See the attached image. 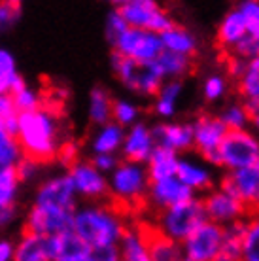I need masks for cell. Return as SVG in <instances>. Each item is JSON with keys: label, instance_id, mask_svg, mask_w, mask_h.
<instances>
[{"label": "cell", "instance_id": "obj_1", "mask_svg": "<svg viewBox=\"0 0 259 261\" xmlns=\"http://www.w3.org/2000/svg\"><path fill=\"white\" fill-rule=\"evenodd\" d=\"M15 137L23 150V155L42 165L49 163L57 157V151L63 144L59 114L45 106V102L36 110L21 112L17 116Z\"/></svg>", "mask_w": 259, "mask_h": 261}, {"label": "cell", "instance_id": "obj_2", "mask_svg": "<svg viewBox=\"0 0 259 261\" xmlns=\"http://www.w3.org/2000/svg\"><path fill=\"white\" fill-rule=\"evenodd\" d=\"M72 229L89 248H97L104 244H119L127 231V222L116 206L91 202L74 210Z\"/></svg>", "mask_w": 259, "mask_h": 261}, {"label": "cell", "instance_id": "obj_3", "mask_svg": "<svg viewBox=\"0 0 259 261\" xmlns=\"http://www.w3.org/2000/svg\"><path fill=\"white\" fill-rule=\"evenodd\" d=\"M259 157V135L246 129H227L225 137L218 146L210 163L214 169L225 172L255 165Z\"/></svg>", "mask_w": 259, "mask_h": 261}, {"label": "cell", "instance_id": "obj_4", "mask_svg": "<svg viewBox=\"0 0 259 261\" xmlns=\"http://www.w3.org/2000/svg\"><path fill=\"white\" fill-rule=\"evenodd\" d=\"M202 222H206V214L202 208L201 197H191L188 201H182L174 206L159 210L153 227L161 235L169 237L172 241H186Z\"/></svg>", "mask_w": 259, "mask_h": 261}, {"label": "cell", "instance_id": "obj_5", "mask_svg": "<svg viewBox=\"0 0 259 261\" xmlns=\"http://www.w3.org/2000/svg\"><path fill=\"white\" fill-rule=\"evenodd\" d=\"M112 70L117 76V80L129 89V91L142 95V97H153L157 89L165 82L163 74L156 65V59L149 63H140V61L123 57L117 51L112 49L110 55Z\"/></svg>", "mask_w": 259, "mask_h": 261}, {"label": "cell", "instance_id": "obj_6", "mask_svg": "<svg viewBox=\"0 0 259 261\" xmlns=\"http://www.w3.org/2000/svg\"><path fill=\"white\" fill-rule=\"evenodd\" d=\"M149 186V176L146 165L121 159L117 167L108 174V195L114 201L133 206L146 199Z\"/></svg>", "mask_w": 259, "mask_h": 261}, {"label": "cell", "instance_id": "obj_7", "mask_svg": "<svg viewBox=\"0 0 259 261\" xmlns=\"http://www.w3.org/2000/svg\"><path fill=\"white\" fill-rule=\"evenodd\" d=\"M112 49L129 59L149 63V61L157 59L159 53L163 51V40L159 33H153L148 29L127 27L112 44Z\"/></svg>", "mask_w": 259, "mask_h": 261}, {"label": "cell", "instance_id": "obj_8", "mask_svg": "<svg viewBox=\"0 0 259 261\" xmlns=\"http://www.w3.org/2000/svg\"><path fill=\"white\" fill-rule=\"evenodd\" d=\"M202 208L206 214V220L218 223V225H229L235 222H242L250 216V210L239 197L223 190L221 186L204 191V197H201Z\"/></svg>", "mask_w": 259, "mask_h": 261}, {"label": "cell", "instance_id": "obj_9", "mask_svg": "<svg viewBox=\"0 0 259 261\" xmlns=\"http://www.w3.org/2000/svg\"><path fill=\"white\" fill-rule=\"evenodd\" d=\"M116 10L127 25L136 29H148L161 34L174 25V19L157 4V0H133Z\"/></svg>", "mask_w": 259, "mask_h": 261}, {"label": "cell", "instance_id": "obj_10", "mask_svg": "<svg viewBox=\"0 0 259 261\" xmlns=\"http://www.w3.org/2000/svg\"><path fill=\"white\" fill-rule=\"evenodd\" d=\"M223 225L210 222H202L193 233L182 241V254L186 261H216L220 252Z\"/></svg>", "mask_w": 259, "mask_h": 261}, {"label": "cell", "instance_id": "obj_11", "mask_svg": "<svg viewBox=\"0 0 259 261\" xmlns=\"http://www.w3.org/2000/svg\"><path fill=\"white\" fill-rule=\"evenodd\" d=\"M74 210L33 204L25 220V231L36 235H65L74 231Z\"/></svg>", "mask_w": 259, "mask_h": 261}, {"label": "cell", "instance_id": "obj_12", "mask_svg": "<svg viewBox=\"0 0 259 261\" xmlns=\"http://www.w3.org/2000/svg\"><path fill=\"white\" fill-rule=\"evenodd\" d=\"M68 176L78 197L87 201H100L108 197V176L91 163V161H76L68 167Z\"/></svg>", "mask_w": 259, "mask_h": 261}, {"label": "cell", "instance_id": "obj_13", "mask_svg": "<svg viewBox=\"0 0 259 261\" xmlns=\"http://www.w3.org/2000/svg\"><path fill=\"white\" fill-rule=\"evenodd\" d=\"M78 199L80 197L72 186L70 176H68V172H65V174L47 178L40 184L36 197H34V204L61 210H76L78 208Z\"/></svg>", "mask_w": 259, "mask_h": 261}, {"label": "cell", "instance_id": "obj_14", "mask_svg": "<svg viewBox=\"0 0 259 261\" xmlns=\"http://www.w3.org/2000/svg\"><path fill=\"white\" fill-rule=\"evenodd\" d=\"M191 129H193V150L206 163H210V159L214 157L218 146H220L223 137H225L227 127L223 125L220 116L201 114L191 123Z\"/></svg>", "mask_w": 259, "mask_h": 261}, {"label": "cell", "instance_id": "obj_15", "mask_svg": "<svg viewBox=\"0 0 259 261\" xmlns=\"http://www.w3.org/2000/svg\"><path fill=\"white\" fill-rule=\"evenodd\" d=\"M220 186L248 206L250 212L259 210V169L255 165L225 172Z\"/></svg>", "mask_w": 259, "mask_h": 261}, {"label": "cell", "instance_id": "obj_16", "mask_svg": "<svg viewBox=\"0 0 259 261\" xmlns=\"http://www.w3.org/2000/svg\"><path fill=\"white\" fill-rule=\"evenodd\" d=\"M61 255V235L25 231L15 242V261H55Z\"/></svg>", "mask_w": 259, "mask_h": 261}, {"label": "cell", "instance_id": "obj_17", "mask_svg": "<svg viewBox=\"0 0 259 261\" xmlns=\"http://www.w3.org/2000/svg\"><path fill=\"white\" fill-rule=\"evenodd\" d=\"M193 190H189L186 184L178 180V176L163 178V180H153L148 186V193L144 201L148 202L153 210H165L169 206H174L182 201H188L191 197H195Z\"/></svg>", "mask_w": 259, "mask_h": 261}, {"label": "cell", "instance_id": "obj_18", "mask_svg": "<svg viewBox=\"0 0 259 261\" xmlns=\"http://www.w3.org/2000/svg\"><path fill=\"white\" fill-rule=\"evenodd\" d=\"M156 148V138L151 133V127L142 121H136L131 127L125 129V137L121 142L119 155L125 161H135V163H146L149 153Z\"/></svg>", "mask_w": 259, "mask_h": 261}, {"label": "cell", "instance_id": "obj_19", "mask_svg": "<svg viewBox=\"0 0 259 261\" xmlns=\"http://www.w3.org/2000/svg\"><path fill=\"white\" fill-rule=\"evenodd\" d=\"M176 176L195 193H204V191L212 190L216 184L214 167L208 165L202 157L197 159V157L180 155Z\"/></svg>", "mask_w": 259, "mask_h": 261}, {"label": "cell", "instance_id": "obj_20", "mask_svg": "<svg viewBox=\"0 0 259 261\" xmlns=\"http://www.w3.org/2000/svg\"><path fill=\"white\" fill-rule=\"evenodd\" d=\"M156 146H163L176 153H188L193 150V129L191 123H176V121H163L151 127Z\"/></svg>", "mask_w": 259, "mask_h": 261}, {"label": "cell", "instance_id": "obj_21", "mask_svg": "<svg viewBox=\"0 0 259 261\" xmlns=\"http://www.w3.org/2000/svg\"><path fill=\"white\" fill-rule=\"evenodd\" d=\"M148 246V252L153 261H182L184 254H182V242L172 241L169 237L161 235L153 225H149L148 229L140 227Z\"/></svg>", "mask_w": 259, "mask_h": 261}, {"label": "cell", "instance_id": "obj_22", "mask_svg": "<svg viewBox=\"0 0 259 261\" xmlns=\"http://www.w3.org/2000/svg\"><path fill=\"white\" fill-rule=\"evenodd\" d=\"M246 36V25L240 15L239 8H233L223 15L216 31V44L221 49H233L240 40Z\"/></svg>", "mask_w": 259, "mask_h": 261}, {"label": "cell", "instance_id": "obj_23", "mask_svg": "<svg viewBox=\"0 0 259 261\" xmlns=\"http://www.w3.org/2000/svg\"><path fill=\"white\" fill-rule=\"evenodd\" d=\"M178 159H180V153H176V151L169 150V148H163V146H156L153 151L149 153L148 161L144 163L146 170H148L149 182L176 176Z\"/></svg>", "mask_w": 259, "mask_h": 261}, {"label": "cell", "instance_id": "obj_24", "mask_svg": "<svg viewBox=\"0 0 259 261\" xmlns=\"http://www.w3.org/2000/svg\"><path fill=\"white\" fill-rule=\"evenodd\" d=\"M123 137L125 127L110 119L106 123L98 125L97 133L91 138V151L93 153H119Z\"/></svg>", "mask_w": 259, "mask_h": 261}, {"label": "cell", "instance_id": "obj_25", "mask_svg": "<svg viewBox=\"0 0 259 261\" xmlns=\"http://www.w3.org/2000/svg\"><path fill=\"white\" fill-rule=\"evenodd\" d=\"M182 89H184V84H182V80H178V78L165 80V82H163L161 87H159L157 93L153 95V97H156V100H153V112L157 114V118H161V119L174 118Z\"/></svg>", "mask_w": 259, "mask_h": 261}, {"label": "cell", "instance_id": "obj_26", "mask_svg": "<svg viewBox=\"0 0 259 261\" xmlns=\"http://www.w3.org/2000/svg\"><path fill=\"white\" fill-rule=\"evenodd\" d=\"M161 40L163 49L180 53V55H188V57H193L197 49H199L197 36L191 31H188L186 27H180L176 23L170 29H167L165 33H161Z\"/></svg>", "mask_w": 259, "mask_h": 261}, {"label": "cell", "instance_id": "obj_27", "mask_svg": "<svg viewBox=\"0 0 259 261\" xmlns=\"http://www.w3.org/2000/svg\"><path fill=\"white\" fill-rule=\"evenodd\" d=\"M242 244H244V220L223 225V237L216 261H242Z\"/></svg>", "mask_w": 259, "mask_h": 261}, {"label": "cell", "instance_id": "obj_28", "mask_svg": "<svg viewBox=\"0 0 259 261\" xmlns=\"http://www.w3.org/2000/svg\"><path fill=\"white\" fill-rule=\"evenodd\" d=\"M156 65L165 80H172V78L182 80L186 74L191 72L193 61H191V57H188V55H180V53L163 49V51L159 53V57L156 59Z\"/></svg>", "mask_w": 259, "mask_h": 261}, {"label": "cell", "instance_id": "obj_29", "mask_svg": "<svg viewBox=\"0 0 259 261\" xmlns=\"http://www.w3.org/2000/svg\"><path fill=\"white\" fill-rule=\"evenodd\" d=\"M119 248H121V261H153L148 252L140 227H127L125 235L119 241Z\"/></svg>", "mask_w": 259, "mask_h": 261}, {"label": "cell", "instance_id": "obj_30", "mask_svg": "<svg viewBox=\"0 0 259 261\" xmlns=\"http://www.w3.org/2000/svg\"><path fill=\"white\" fill-rule=\"evenodd\" d=\"M237 80H239V85H237L239 95L244 102L259 100V55L246 59L244 70Z\"/></svg>", "mask_w": 259, "mask_h": 261}, {"label": "cell", "instance_id": "obj_31", "mask_svg": "<svg viewBox=\"0 0 259 261\" xmlns=\"http://www.w3.org/2000/svg\"><path fill=\"white\" fill-rule=\"evenodd\" d=\"M112 105L114 98L104 87H93L89 93V119L93 125H102L112 119Z\"/></svg>", "mask_w": 259, "mask_h": 261}, {"label": "cell", "instance_id": "obj_32", "mask_svg": "<svg viewBox=\"0 0 259 261\" xmlns=\"http://www.w3.org/2000/svg\"><path fill=\"white\" fill-rule=\"evenodd\" d=\"M19 186L15 167L0 165V206H17Z\"/></svg>", "mask_w": 259, "mask_h": 261}, {"label": "cell", "instance_id": "obj_33", "mask_svg": "<svg viewBox=\"0 0 259 261\" xmlns=\"http://www.w3.org/2000/svg\"><path fill=\"white\" fill-rule=\"evenodd\" d=\"M242 261H259V210L250 212L244 220Z\"/></svg>", "mask_w": 259, "mask_h": 261}, {"label": "cell", "instance_id": "obj_34", "mask_svg": "<svg viewBox=\"0 0 259 261\" xmlns=\"http://www.w3.org/2000/svg\"><path fill=\"white\" fill-rule=\"evenodd\" d=\"M21 157H23V150L17 142V137L12 135L0 121V165L15 167L21 161Z\"/></svg>", "mask_w": 259, "mask_h": 261}, {"label": "cell", "instance_id": "obj_35", "mask_svg": "<svg viewBox=\"0 0 259 261\" xmlns=\"http://www.w3.org/2000/svg\"><path fill=\"white\" fill-rule=\"evenodd\" d=\"M112 121L119 123L121 127H131L133 123L140 121V108L133 100L127 98H117L112 105Z\"/></svg>", "mask_w": 259, "mask_h": 261}, {"label": "cell", "instance_id": "obj_36", "mask_svg": "<svg viewBox=\"0 0 259 261\" xmlns=\"http://www.w3.org/2000/svg\"><path fill=\"white\" fill-rule=\"evenodd\" d=\"M13 98V105H15V110L19 112H31L36 110L40 106L44 105V98L36 89L29 87V85H21L19 89H15L13 93H10Z\"/></svg>", "mask_w": 259, "mask_h": 261}, {"label": "cell", "instance_id": "obj_37", "mask_svg": "<svg viewBox=\"0 0 259 261\" xmlns=\"http://www.w3.org/2000/svg\"><path fill=\"white\" fill-rule=\"evenodd\" d=\"M220 119L223 121L227 129H246L250 125V110L246 108L244 102L229 105L220 114Z\"/></svg>", "mask_w": 259, "mask_h": 261}, {"label": "cell", "instance_id": "obj_38", "mask_svg": "<svg viewBox=\"0 0 259 261\" xmlns=\"http://www.w3.org/2000/svg\"><path fill=\"white\" fill-rule=\"evenodd\" d=\"M239 12L246 25V34L259 40V0H240Z\"/></svg>", "mask_w": 259, "mask_h": 261}, {"label": "cell", "instance_id": "obj_39", "mask_svg": "<svg viewBox=\"0 0 259 261\" xmlns=\"http://www.w3.org/2000/svg\"><path fill=\"white\" fill-rule=\"evenodd\" d=\"M17 116H19V112L15 110L12 95L10 93H0V121L4 123V127L12 135L17 133Z\"/></svg>", "mask_w": 259, "mask_h": 261}, {"label": "cell", "instance_id": "obj_40", "mask_svg": "<svg viewBox=\"0 0 259 261\" xmlns=\"http://www.w3.org/2000/svg\"><path fill=\"white\" fill-rule=\"evenodd\" d=\"M227 93V80L223 76H218V74H212L204 80L202 84V95H204V100L208 102H216L220 98L225 97Z\"/></svg>", "mask_w": 259, "mask_h": 261}, {"label": "cell", "instance_id": "obj_41", "mask_svg": "<svg viewBox=\"0 0 259 261\" xmlns=\"http://www.w3.org/2000/svg\"><path fill=\"white\" fill-rule=\"evenodd\" d=\"M21 19V6L2 2L0 0V33H6L19 23Z\"/></svg>", "mask_w": 259, "mask_h": 261}, {"label": "cell", "instance_id": "obj_42", "mask_svg": "<svg viewBox=\"0 0 259 261\" xmlns=\"http://www.w3.org/2000/svg\"><path fill=\"white\" fill-rule=\"evenodd\" d=\"M127 27H129V25L125 23V19L121 17V13L114 8V10L108 13V19H106V40L110 42V46L116 42L117 36L123 33Z\"/></svg>", "mask_w": 259, "mask_h": 261}, {"label": "cell", "instance_id": "obj_43", "mask_svg": "<svg viewBox=\"0 0 259 261\" xmlns=\"http://www.w3.org/2000/svg\"><path fill=\"white\" fill-rule=\"evenodd\" d=\"M40 167H42V163L34 161V159H31V157L23 155L19 163L15 165V172H17L19 182H29V180H34V178L38 176Z\"/></svg>", "mask_w": 259, "mask_h": 261}, {"label": "cell", "instance_id": "obj_44", "mask_svg": "<svg viewBox=\"0 0 259 261\" xmlns=\"http://www.w3.org/2000/svg\"><path fill=\"white\" fill-rule=\"evenodd\" d=\"M91 257L93 261H121V248L119 244H104L91 248Z\"/></svg>", "mask_w": 259, "mask_h": 261}, {"label": "cell", "instance_id": "obj_45", "mask_svg": "<svg viewBox=\"0 0 259 261\" xmlns=\"http://www.w3.org/2000/svg\"><path fill=\"white\" fill-rule=\"evenodd\" d=\"M119 161H121V159H119L117 153H93V159H91V163L95 165L100 172H104L106 176L116 169Z\"/></svg>", "mask_w": 259, "mask_h": 261}, {"label": "cell", "instance_id": "obj_46", "mask_svg": "<svg viewBox=\"0 0 259 261\" xmlns=\"http://www.w3.org/2000/svg\"><path fill=\"white\" fill-rule=\"evenodd\" d=\"M55 159H59V161L68 169L72 163H76V161H78V146H76V144H72V142H63L61 144V148H59L57 157H55Z\"/></svg>", "mask_w": 259, "mask_h": 261}, {"label": "cell", "instance_id": "obj_47", "mask_svg": "<svg viewBox=\"0 0 259 261\" xmlns=\"http://www.w3.org/2000/svg\"><path fill=\"white\" fill-rule=\"evenodd\" d=\"M27 82L23 80L19 72L13 76H4L0 74V93H13L15 89H19L21 85H25Z\"/></svg>", "mask_w": 259, "mask_h": 261}, {"label": "cell", "instance_id": "obj_48", "mask_svg": "<svg viewBox=\"0 0 259 261\" xmlns=\"http://www.w3.org/2000/svg\"><path fill=\"white\" fill-rule=\"evenodd\" d=\"M0 74L4 76H13L17 74V65H15V59L13 55L8 49L0 47Z\"/></svg>", "mask_w": 259, "mask_h": 261}, {"label": "cell", "instance_id": "obj_49", "mask_svg": "<svg viewBox=\"0 0 259 261\" xmlns=\"http://www.w3.org/2000/svg\"><path fill=\"white\" fill-rule=\"evenodd\" d=\"M0 261H15V244L8 239H0Z\"/></svg>", "mask_w": 259, "mask_h": 261}, {"label": "cell", "instance_id": "obj_50", "mask_svg": "<svg viewBox=\"0 0 259 261\" xmlns=\"http://www.w3.org/2000/svg\"><path fill=\"white\" fill-rule=\"evenodd\" d=\"M55 261H93V257H91V250H87V252H80V254L59 255Z\"/></svg>", "mask_w": 259, "mask_h": 261}, {"label": "cell", "instance_id": "obj_51", "mask_svg": "<svg viewBox=\"0 0 259 261\" xmlns=\"http://www.w3.org/2000/svg\"><path fill=\"white\" fill-rule=\"evenodd\" d=\"M246 108L250 110V125H252L255 133L259 135V105H250V102H244Z\"/></svg>", "mask_w": 259, "mask_h": 261}, {"label": "cell", "instance_id": "obj_52", "mask_svg": "<svg viewBox=\"0 0 259 261\" xmlns=\"http://www.w3.org/2000/svg\"><path fill=\"white\" fill-rule=\"evenodd\" d=\"M2 2H10V4H17V6H21L23 0H2Z\"/></svg>", "mask_w": 259, "mask_h": 261}, {"label": "cell", "instance_id": "obj_53", "mask_svg": "<svg viewBox=\"0 0 259 261\" xmlns=\"http://www.w3.org/2000/svg\"><path fill=\"white\" fill-rule=\"evenodd\" d=\"M255 167H257V169H259V157H257V161H255Z\"/></svg>", "mask_w": 259, "mask_h": 261}]
</instances>
